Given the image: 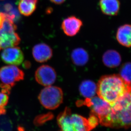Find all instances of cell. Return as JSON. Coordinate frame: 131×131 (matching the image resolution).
<instances>
[{
    "label": "cell",
    "mask_w": 131,
    "mask_h": 131,
    "mask_svg": "<svg viewBox=\"0 0 131 131\" xmlns=\"http://www.w3.org/2000/svg\"><path fill=\"white\" fill-rule=\"evenodd\" d=\"M57 74L54 69L48 65H42L35 73V79L38 83L44 86H51L55 82Z\"/></svg>",
    "instance_id": "ba28073f"
},
{
    "label": "cell",
    "mask_w": 131,
    "mask_h": 131,
    "mask_svg": "<svg viewBox=\"0 0 131 131\" xmlns=\"http://www.w3.org/2000/svg\"><path fill=\"white\" fill-rule=\"evenodd\" d=\"M79 90L82 96L86 99H90L96 93L97 85L92 81H83L79 86Z\"/></svg>",
    "instance_id": "e0dca14e"
},
{
    "label": "cell",
    "mask_w": 131,
    "mask_h": 131,
    "mask_svg": "<svg viewBox=\"0 0 131 131\" xmlns=\"http://www.w3.org/2000/svg\"><path fill=\"white\" fill-rule=\"evenodd\" d=\"M39 0H19L17 7L21 15L28 17L36 9Z\"/></svg>",
    "instance_id": "9a60e30c"
},
{
    "label": "cell",
    "mask_w": 131,
    "mask_h": 131,
    "mask_svg": "<svg viewBox=\"0 0 131 131\" xmlns=\"http://www.w3.org/2000/svg\"><path fill=\"white\" fill-rule=\"evenodd\" d=\"M1 57L4 63L13 66H20L24 60V53L21 49L17 46L4 49Z\"/></svg>",
    "instance_id": "9c48e42d"
},
{
    "label": "cell",
    "mask_w": 131,
    "mask_h": 131,
    "mask_svg": "<svg viewBox=\"0 0 131 131\" xmlns=\"http://www.w3.org/2000/svg\"><path fill=\"white\" fill-rule=\"evenodd\" d=\"M32 53L35 60L40 63H43L52 58L53 51L48 45L40 43L35 45L33 47Z\"/></svg>",
    "instance_id": "8fae6325"
},
{
    "label": "cell",
    "mask_w": 131,
    "mask_h": 131,
    "mask_svg": "<svg viewBox=\"0 0 131 131\" xmlns=\"http://www.w3.org/2000/svg\"><path fill=\"white\" fill-rule=\"evenodd\" d=\"M76 104L78 106L84 105L90 108L91 113L98 117L99 121L109 114L111 109L110 104L99 96L86 99L84 101L77 102Z\"/></svg>",
    "instance_id": "8992f818"
},
{
    "label": "cell",
    "mask_w": 131,
    "mask_h": 131,
    "mask_svg": "<svg viewBox=\"0 0 131 131\" xmlns=\"http://www.w3.org/2000/svg\"><path fill=\"white\" fill-rule=\"evenodd\" d=\"M9 96L7 94L4 92H0V106H5L7 104Z\"/></svg>",
    "instance_id": "ffe728a7"
},
{
    "label": "cell",
    "mask_w": 131,
    "mask_h": 131,
    "mask_svg": "<svg viewBox=\"0 0 131 131\" xmlns=\"http://www.w3.org/2000/svg\"><path fill=\"white\" fill-rule=\"evenodd\" d=\"M50 1L54 4L57 5H60V4H63V3L65 2L66 0H50Z\"/></svg>",
    "instance_id": "7402d4cb"
},
{
    "label": "cell",
    "mask_w": 131,
    "mask_h": 131,
    "mask_svg": "<svg viewBox=\"0 0 131 131\" xmlns=\"http://www.w3.org/2000/svg\"><path fill=\"white\" fill-rule=\"evenodd\" d=\"M99 6L103 14L115 16L120 10V2L119 0H100Z\"/></svg>",
    "instance_id": "7c38bea8"
},
{
    "label": "cell",
    "mask_w": 131,
    "mask_h": 131,
    "mask_svg": "<svg viewBox=\"0 0 131 131\" xmlns=\"http://www.w3.org/2000/svg\"><path fill=\"white\" fill-rule=\"evenodd\" d=\"M120 76L126 82L131 83V62H127L120 69Z\"/></svg>",
    "instance_id": "ac0fdd59"
},
{
    "label": "cell",
    "mask_w": 131,
    "mask_h": 131,
    "mask_svg": "<svg viewBox=\"0 0 131 131\" xmlns=\"http://www.w3.org/2000/svg\"><path fill=\"white\" fill-rule=\"evenodd\" d=\"M14 15L7 14L0 29V51L10 47L17 46L21 39L16 32L17 26L14 22Z\"/></svg>",
    "instance_id": "277c9868"
},
{
    "label": "cell",
    "mask_w": 131,
    "mask_h": 131,
    "mask_svg": "<svg viewBox=\"0 0 131 131\" xmlns=\"http://www.w3.org/2000/svg\"><path fill=\"white\" fill-rule=\"evenodd\" d=\"M110 106L109 114L99 121L100 124L116 129L131 127V91Z\"/></svg>",
    "instance_id": "6da1fadb"
},
{
    "label": "cell",
    "mask_w": 131,
    "mask_h": 131,
    "mask_svg": "<svg viewBox=\"0 0 131 131\" xmlns=\"http://www.w3.org/2000/svg\"><path fill=\"white\" fill-rule=\"evenodd\" d=\"M81 20L74 16H71L65 19L61 24V28L66 35L76 36L83 26Z\"/></svg>",
    "instance_id": "30bf717a"
},
{
    "label": "cell",
    "mask_w": 131,
    "mask_h": 131,
    "mask_svg": "<svg viewBox=\"0 0 131 131\" xmlns=\"http://www.w3.org/2000/svg\"><path fill=\"white\" fill-rule=\"evenodd\" d=\"M7 14L0 12V29L2 27L5 19L6 18Z\"/></svg>",
    "instance_id": "44dd1931"
},
{
    "label": "cell",
    "mask_w": 131,
    "mask_h": 131,
    "mask_svg": "<svg viewBox=\"0 0 131 131\" xmlns=\"http://www.w3.org/2000/svg\"><path fill=\"white\" fill-rule=\"evenodd\" d=\"M38 98L40 102L45 108L54 110L63 102V92L59 87L47 86L42 89Z\"/></svg>",
    "instance_id": "5b68a950"
},
{
    "label": "cell",
    "mask_w": 131,
    "mask_h": 131,
    "mask_svg": "<svg viewBox=\"0 0 131 131\" xmlns=\"http://www.w3.org/2000/svg\"><path fill=\"white\" fill-rule=\"evenodd\" d=\"M24 73L17 66H4L0 68V80L3 84L13 87L17 82L22 80Z\"/></svg>",
    "instance_id": "52a82bcc"
},
{
    "label": "cell",
    "mask_w": 131,
    "mask_h": 131,
    "mask_svg": "<svg viewBox=\"0 0 131 131\" xmlns=\"http://www.w3.org/2000/svg\"><path fill=\"white\" fill-rule=\"evenodd\" d=\"M131 91V83L126 82L116 74L103 76L97 85L98 96L110 105Z\"/></svg>",
    "instance_id": "7a4b0ae2"
},
{
    "label": "cell",
    "mask_w": 131,
    "mask_h": 131,
    "mask_svg": "<svg viewBox=\"0 0 131 131\" xmlns=\"http://www.w3.org/2000/svg\"><path fill=\"white\" fill-rule=\"evenodd\" d=\"M6 110L5 106H0V115L6 114Z\"/></svg>",
    "instance_id": "603a6c76"
},
{
    "label": "cell",
    "mask_w": 131,
    "mask_h": 131,
    "mask_svg": "<svg viewBox=\"0 0 131 131\" xmlns=\"http://www.w3.org/2000/svg\"><path fill=\"white\" fill-rule=\"evenodd\" d=\"M72 62L76 66H82L85 65L89 60L88 52L82 48H75L71 54Z\"/></svg>",
    "instance_id": "2e32d148"
},
{
    "label": "cell",
    "mask_w": 131,
    "mask_h": 131,
    "mask_svg": "<svg viewBox=\"0 0 131 131\" xmlns=\"http://www.w3.org/2000/svg\"><path fill=\"white\" fill-rule=\"evenodd\" d=\"M121 62L120 53L114 50H108L103 55V63L106 67L110 68H116L120 65Z\"/></svg>",
    "instance_id": "5bb4252c"
},
{
    "label": "cell",
    "mask_w": 131,
    "mask_h": 131,
    "mask_svg": "<svg viewBox=\"0 0 131 131\" xmlns=\"http://www.w3.org/2000/svg\"><path fill=\"white\" fill-rule=\"evenodd\" d=\"M118 42L126 47H131V25L124 24L118 29L116 33Z\"/></svg>",
    "instance_id": "4fadbf2b"
},
{
    "label": "cell",
    "mask_w": 131,
    "mask_h": 131,
    "mask_svg": "<svg viewBox=\"0 0 131 131\" xmlns=\"http://www.w3.org/2000/svg\"><path fill=\"white\" fill-rule=\"evenodd\" d=\"M61 131H91L87 118L78 114H72L69 108L66 107L57 117Z\"/></svg>",
    "instance_id": "3957f363"
},
{
    "label": "cell",
    "mask_w": 131,
    "mask_h": 131,
    "mask_svg": "<svg viewBox=\"0 0 131 131\" xmlns=\"http://www.w3.org/2000/svg\"><path fill=\"white\" fill-rule=\"evenodd\" d=\"M87 121L89 125L92 130L93 129H95L98 125L99 123V119L98 117L92 113H91Z\"/></svg>",
    "instance_id": "d6986e66"
},
{
    "label": "cell",
    "mask_w": 131,
    "mask_h": 131,
    "mask_svg": "<svg viewBox=\"0 0 131 131\" xmlns=\"http://www.w3.org/2000/svg\"><path fill=\"white\" fill-rule=\"evenodd\" d=\"M0 1H4V0H0Z\"/></svg>",
    "instance_id": "cb8c5ba5"
}]
</instances>
